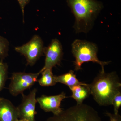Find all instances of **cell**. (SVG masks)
<instances>
[{"mask_svg": "<svg viewBox=\"0 0 121 121\" xmlns=\"http://www.w3.org/2000/svg\"><path fill=\"white\" fill-rule=\"evenodd\" d=\"M68 5L73 14V26L76 33L89 32L95 21L103 8L101 2L97 0H66Z\"/></svg>", "mask_w": 121, "mask_h": 121, "instance_id": "cell-1", "label": "cell"}, {"mask_svg": "<svg viewBox=\"0 0 121 121\" xmlns=\"http://www.w3.org/2000/svg\"><path fill=\"white\" fill-rule=\"evenodd\" d=\"M89 86L91 94L100 106L112 105L114 96L121 92V83L114 72L106 73L101 71Z\"/></svg>", "mask_w": 121, "mask_h": 121, "instance_id": "cell-2", "label": "cell"}, {"mask_svg": "<svg viewBox=\"0 0 121 121\" xmlns=\"http://www.w3.org/2000/svg\"><path fill=\"white\" fill-rule=\"evenodd\" d=\"M72 52L75 58V70L82 69V66L84 63L92 62L99 64L101 67V71H104V66L110 61H102L98 58V48L95 43L86 40L76 39L71 44Z\"/></svg>", "mask_w": 121, "mask_h": 121, "instance_id": "cell-3", "label": "cell"}, {"mask_svg": "<svg viewBox=\"0 0 121 121\" xmlns=\"http://www.w3.org/2000/svg\"><path fill=\"white\" fill-rule=\"evenodd\" d=\"M46 121H102L98 112L89 105L76 104Z\"/></svg>", "mask_w": 121, "mask_h": 121, "instance_id": "cell-4", "label": "cell"}, {"mask_svg": "<svg viewBox=\"0 0 121 121\" xmlns=\"http://www.w3.org/2000/svg\"><path fill=\"white\" fill-rule=\"evenodd\" d=\"M40 71L36 73L23 72H14L12 74L11 82L9 87V93L13 96L20 94L30 89L37 81L38 77L41 74Z\"/></svg>", "mask_w": 121, "mask_h": 121, "instance_id": "cell-5", "label": "cell"}, {"mask_svg": "<svg viewBox=\"0 0 121 121\" xmlns=\"http://www.w3.org/2000/svg\"><path fill=\"white\" fill-rule=\"evenodd\" d=\"M44 48L43 41L41 37L35 35L27 43L15 47V50L24 56L27 65L33 66L43 55Z\"/></svg>", "mask_w": 121, "mask_h": 121, "instance_id": "cell-6", "label": "cell"}, {"mask_svg": "<svg viewBox=\"0 0 121 121\" xmlns=\"http://www.w3.org/2000/svg\"><path fill=\"white\" fill-rule=\"evenodd\" d=\"M37 89L35 88L27 95L22 94L21 103L17 108L19 118L29 121H35V116L37 114L35 110L37 103L36 95Z\"/></svg>", "mask_w": 121, "mask_h": 121, "instance_id": "cell-7", "label": "cell"}, {"mask_svg": "<svg viewBox=\"0 0 121 121\" xmlns=\"http://www.w3.org/2000/svg\"><path fill=\"white\" fill-rule=\"evenodd\" d=\"M43 53L45 57V63L41 71L45 69H52L60 64L63 55L61 43L57 39H53L47 47H44Z\"/></svg>", "mask_w": 121, "mask_h": 121, "instance_id": "cell-8", "label": "cell"}, {"mask_svg": "<svg viewBox=\"0 0 121 121\" xmlns=\"http://www.w3.org/2000/svg\"><path fill=\"white\" fill-rule=\"evenodd\" d=\"M64 92L54 95H43L36 98L40 108L45 112H52L54 115L59 114L63 111L60 107L61 102L67 98Z\"/></svg>", "mask_w": 121, "mask_h": 121, "instance_id": "cell-9", "label": "cell"}, {"mask_svg": "<svg viewBox=\"0 0 121 121\" xmlns=\"http://www.w3.org/2000/svg\"><path fill=\"white\" fill-rule=\"evenodd\" d=\"M18 119L17 107L8 99L0 98V121H16Z\"/></svg>", "mask_w": 121, "mask_h": 121, "instance_id": "cell-10", "label": "cell"}, {"mask_svg": "<svg viewBox=\"0 0 121 121\" xmlns=\"http://www.w3.org/2000/svg\"><path fill=\"white\" fill-rule=\"evenodd\" d=\"M69 89L72 93L71 97L76 101L78 104H82L83 101L91 94L89 84L86 83L75 86Z\"/></svg>", "mask_w": 121, "mask_h": 121, "instance_id": "cell-11", "label": "cell"}, {"mask_svg": "<svg viewBox=\"0 0 121 121\" xmlns=\"http://www.w3.org/2000/svg\"><path fill=\"white\" fill-rule=\"evenodd\" d=\"M56 83H60L65 84L71 88L75 86L83 84L84 83L80 82L76 78V75L73 70H71L67 73L61 75L55 76Z\"/></svg>", "mask_w": 121, "mask_h": 121, "instance_id": "cell-12", "label": "cell"}, {"mask_svg": "<svg viewBox=\"0 0 121 121\" xmlns=\"http://www.w3.org/2000/svg\"><path fill=\"white\" fill-rule=\"evenodd\" d=\"M41 74V78L38 80L40 86L43 87L53 86L56 82L52 72V69H45L43 71H40Z\"/></svg>", "mask_w": 121, "mask_h": 121, "instance_id": "cell-13", "label": "cell"}, {"mask_svg": "<svg viewBox=\"0 0 121 121\" xmlns=\"http://www.w3.org/2000/svg\"><path fill=\"white\" fill-rule=\"evenodd\" d=\"M8 66L3 60H0V93L4 89L8 76Z\"/></svg>", "mask_w": 121, "mask_h": 121, "instance_id": "cell-14", "label": "cell"}, {"mask_svg": "<svg viewBox=\"0 0 121 121\" xmlns=\"http://www.w3.org/2000/svg\"><path fill=\"white\" fill-rule=\"evenodd\" d=\"M9 42L8 40L0 35V59L4 60L8 55Z\"/></svg>", "mask_w": 121, "mask_h": 121, "instance_id": "cell-15", "label": "cell"}, {"mask_svg": "<svg viewBox=\"0 0 121 121\" xmlns=\"http://www.w3.org/2000/svg\"><path fill=\"white\" fill-rule=\"evenodd\" d=\"M112 105L113 106L115 114H118L121 106V92H119L114 96L112 101Z\"/></svg>", "mask_w": 121, "mask_h": 121, "instance_id": "cell-16", "label": "cell"}, {"mask_svg": "<svg viewBox=\"0 0 121 121\" xmlns=\"http://www.w3.org/2000/svg\"><path fill=\"white\" fill-rule=\"evenodd\" d=\"M106 114L109 118L110 121H121V117L119 113L115 114L107 112Z\"/></svg>", "mask_w": 121, "mask_h": 121, "instance_id": "cell-17", "label": "cell"}, {"mask_svg": "<svg viewBox=\"0 0 121 121\" xmlns=\"http://www.w3.org/2000/svg\"><path fill=\"white\" fill-rule=\"evenodd\" d=\"M19 2L21 9L22 10L23 16V22L24 21V9L25 6L30 2V0H17Z\"/></svg>", "mask_w": 121, "mask_h": 121, "instance_id": "cell-18", "label": "cell"}, {"mask_svg": "<svg viewBox=\"0 0 121 121\" xmlns=\"http://www.w3.org/2000/svg\"><path fill=\"white\" fill-rule=\"evenodd\" d=\"M16 121H29L27 120H25V119H18Z\"/></svg>", "mask_w": 121, "mask_h": 121, "instance_id": "cell-19", "label": "cell"}]
</instances>
